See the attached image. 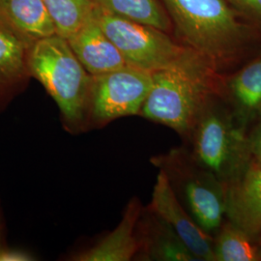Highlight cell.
<instances>
[{"mask_svg":"<svg viewBox=\"0 0 261 261\" xmlns=\"http://www.w3.org/2000/svg\"><path fill=\"white\" fill-rule=\"evenodd\" d=\"M224 98L237 119L250 130L261 115V50L225 75Z\"/></svg>","mask_w":261,"mask_h":261,"instance_id":"7c38bea8","label":"cell"},{"mask_svg":"<svg viewBox=\"0 0 261 261\" xmlns=\"http://www.w3.org/2000/svg\"><path fill=\"white\" fill-rule=\"evenodd\" d=\"M0 20L33 43L56 34L43 0H0Z\"/></svg>","mask_w":261,"mask_h":261,"instance_id":"5bb4252c","label":"cell"},{"mask_svg":"<svg viewBox=\"0 0 261 261\" xmlns=\"http://www.w3.org/2000/svg\"><path fill=\"white\" fill-rule=\"evenodd\" d=\"M215 261H261V236L224 221L213 236Z\"/></svg>","mask_w":261,"mask_h":261,"instance_id":"9a60e30c","label":"cell"},{"mask_svg":"<svg viewBox=\"0 0 261 261\" xmlns=\"http://www.w3.org/2000/svg\"><path fill=\"white\" fill-rule=\"evenodd\" d=\"M143 207L139 198L134 197L127 204L118 225L92 248L80 252L76 261H130L135 259L139 244L137 224Z\"/></svg>","mask_w":261,"mask_h":261,"instance_id":"4fadbf2b","label":"cell"},{"mask_svg":"<svg viewBox=\"0 0 261 261\" xmlns=\"http://www.w3.org/2000/svg\"><path fill=\"white\" fill-rule=\"evenodd\" d=\"M89 1H91L92 3H94V4H97V5H98V3H99V0H89Z\"/></svg>","mask_w":261,"mask_h":261,"instance_id":"7402d4cb","label":"cell"},{"mask_svg":"<svg viewBox=\"0 0 261 261\" xmlns=\"http://www.w3.org/2000/svg\"><path fill=\"white\" fill-rule=\"evenodd\" d=\"M31 255L24 252L15 250H7L0 248V261H28L32 260Z\"/></svg>","mask_w":261,"mask_h":261,"instance_id":"44dd1931","label":"cell"},{"mask_svg":"<svg viewBox=\"0 0 261 261\" xmlns=\"http://www.w3.org/2000/svg\"><path fill=\"white\" fill-rule=\"evenodd\" d=\"M27 40L0 20V88L22 79L28 72Z\"/></svg>","mask_w":261,"mask_h":261,"instance_id":"2e32d148","label":"cell"},{"mask_svg":"<svg viewBox=\"0 0 261 261\" xmlns=\"http://www.w3.org/2000/svg\"><path fill=\"white\" fill-rule=\"evenodd\" d=\"M186 208L205 232L214 236L225 221L226 185L201 166L187 147H176L152 157Z\"/></svg>","mask_w":261,"mask_h":261,"instance_id":"5b68a950","label":"cell"},{"mask_svg":"<svg viewBox=\"0 0 261 261\" xmlns=\"http://www.w3.org/2000/svg\"><path fill=\"white\" fill-rule=\"evenodd\" d=\"M248 135L252 161L261 167V115L250 128Z\"/></svg>","mask_w":261,"mask_h":261,"instance_id":"ffe728a7","label":"cell"},{"mask_svg":"<svg viewBox=\"0 0 261 261\" xmlns=\"http://www.w3.org/2000/svg\"><path fill=\"white\" fill-rule=\"evenodd\" d=\"M28 73L44 85L57 103L68 130H86L93 76L80 62L67 39H40L29 48Z\"/></svg>","mask_w":261,"mask_h":261,"instance_id":"3957f363","label":"cell"},{"mask_svg":"<svg viewBox=\"0 0 261 261\" xmlns=\"http://www.w3.org/2000/svg\"><path fill=\"white\" fill-rule=\"evenodd\" d=\"M152 84V73L130 65L93 76L89 128L103 127L122 117L140 116Z\"/></svg>","mask_w":261,"mask_h":261,"instance_id":"52a82bcc","label":"cell"},{"mask_svg":"<svg viewBox=\"0 0 261 261\" xmlns=\"http://www.w3.org/2000/svg\"><path fill=\"white\" fill-rule=\"evenodd\" d=\"M75 56L92 75H105L128 65L119 49L93 17L67 39Z\"/></svg>","mask_w":261,"mask_h":261,"instance_id":"8fae6325","label":"cell"},{"mask_svg":"<svg viewBox=\"0 0 261 261\" xmlns=\"http://www.w3.org/2000/svg\"><path fill=\"white\" fill-rule=\"evenodd\" d=\"M102 9L117 17L149 24L170 33L173 25L160 0H99Z\"/></svg>","mask_w":261,"mask_h":261,"instance_id":"e0dca14e","label":"cell"},{"mask_svg":"<svg viewBox=\"0 0 261 261\" xmlns=\"http://www.w3.org/2000/svg\"><path fill=\"white\" fill-rule=\"evenodd\" d=\"M248 134L224 95H216L204 106L190 132L188 149L226 185L252 162Z\"/></svg>","mask_w":261,"mask_h":261,"instance_id":"277c9868","label":"cell"},{"mask_svg":"<svg viewBox=\"0 0 261 261\" xmlns=\"http://www.w3.org/2000/svg\"><path fill=\"white\" fill-rule=\"evenodd\" d=\"M0 248H2V246H1V243H0Z\"/></svg>","mask_w":261,"mask_h":261,"instance_id":"603a6c76","label":"cell"},{"mask_svg":"<svg viewBox=\"0 0 261 261\" xmlns=\"http://www.w3.org/2000/svg\"><path fill=\"white\" fill-rule=\"evenodd\" d=\"M139 251L135 259L197 261L177 234L148 206L143 207L137 224Z\"/></svg>","mask_w":261,"mask_h":261,"instance_id":"30bf717a","label":"cell"},{"mask_svg":"<svg viewBox=\"0 0 261 261\" xmlns=\"http://www.w3.org/2000/svg\"><path fill=\"white\" fill-rule=\"evenodd\" d=\"M261 34V0H225Z\"/></svg>","mask_w":261,"mask_h":261,"instance_id":"d6986e66","label":"cell"},{"mask_svg":"<svg viewBox=\"0 0 261 261\" xmlns=\"http://www.w3.org/2000/svg\"><path fill=\"white\" fill-rule=\"evenodd\" d=\"M225 220L261 236V167L252 161L226 184Z\"/></svg>","mask_w":261,"mask_h":261,"instance_id":"9c48e42d","label":"cell"},{"mask_svg":"<svg viewBox=\"0 0 261 261\" xmlns=\"http://www.w3.org/2000/svg\"><path fill=\"white\" fill-rule=\"evenodd\" d=\"M95 18L128 65L154 73L173 64L187 47L170 33L149 24L112 15L99 5Z\"/></svg>","mask_w":261,"mask_h":261,"instance_id":"8992f818","label":"cell"},{"mask_svg":"<svg viewBox=\"0 0 261 261\" xmlns=\"http://www.w3.org/2000/svg\"><path fill=\"white\" fill-rule=\"evenodd\" d=\"M176 40L205 56L224 73L261 50V34L225 0H160Z\"/></svg>","mask_w":261,"mask_h":261,"instance_id":"6da1fadb","label":"cell"},{"mask_svg":"<svg viewBox=\"0 0 261 261\" xmlns=\"http://www.w3.org/2000/svg\"><path fill=\"white\" fill-rule=\"evenodd\" d=\"M140 116L187 139L207 102L224 95L225 75L207 57L187 47L173 64L152 73Z\"/></svg>","mask_w":261,"mask_h":261,"instance_id":"7a4b0ae2","label":"cell"},{"mask_svg":"<svg viewBox=\"0 0 261 261\" xmlns=\"http://www.w3.org/2000/svg\"><path fill=\"white\" fill-rule=\"evenodd\" d=\"M148 207L177 234L197 261H215L213 236L196 224L179 200L167 175L161 170Z\"/></svg>","mask_w":261,"mask_h":261,"instance_id":"ba28073f","label":"cell"},{"mask_svg":"<svg viewBox=\"0 0 261 261\" xmlns=\"http://www.w3.org/2000/svg\"><path fill=\"white\" fill-rule=\"evenodd\" d=\"M56 24V34L68 39L93 17L97 4L89 0H43Z\"/></svg>","mask_w":261,"mask_h":261,"instance_id":"ac0fdd59","label":"cell"}]
</instances>
